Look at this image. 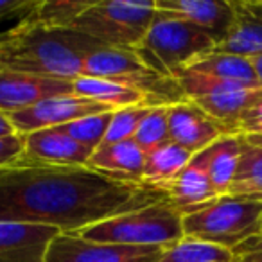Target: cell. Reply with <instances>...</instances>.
<instances>
[{
	"mask_svg": "<svg viewBox=\"0 0 262 262\" xmlns=\"http://www.w3.org/2000/svg\"><path fill=\"white\" fill-rule=\"evenodd\" d=\"M165 198V190L119 182L90 167H59L24 157L0 169V223L81 232Z\"/></svg>",
	"mask_w": 262,
	"mask_h": 262,
	"instance_id": "6da1fadb",
	"label": "cell"
},
{
	"mask_svg": "<svg viewBox=\"0 0 262 262\" xmlns=\"http://www.w3.org/2000/svg\"><path fill=\"white\" fill-rule=\"evenodd\" d=\"M99 49V41L72 27L54 29L22 20L0 33V69L76 81Z\"/></svg>",
	"mask_w": 262,
	"mask_h": 262,
	"instance_id": "7a4b0ae2",
	"label": "cell"
},
{
	"mask_svg": "<svg viewBox=\"0 0 262 262\" xmlns=\"http://www.w3.org/2000/svg\"><path fill=\"white\" fill-rule=\"evenodd\" d=\"M215 40L200 27L167 11L157 9L146 38L135 54L151 70L164 77H174L198 58L212 52Z\"/></svg>",
	"mask_w": 262,
	"mask_h": 262,
	"instance_id": "3957f363",
	"label": "cell"
},
{
	"mask_svg": "<svg viewBox=\"0 0 262 262\" xmlns=\"http://www.w3.org/2000/svg\"><path fill=\"white\" fill-rule=\"evenodd\" d=\"M77 233L97 243L149 248H167L185 237L183 215L176 210L169 198L139 210L95 223Z\"/></svg>",
	"mask_w": 262,
	"mask_h": 262,
	"instance_id": "277c9868",
	"label": "cell"
},
{
	"mask_svg": "<svg viewBox=\"0 0 262 262\" xmlns=\"http://www.w3.org/2000/svg\"><path fill=\"white\" fill-rule=\"evenodd\" d=\"M262 203L239 196H219L200 210L183 215L185 237L235 251L260 237Z\"/></svg>",
	"mask_w": 262,
	"mask_h": 262,
	"instance_id": "5b68a950",
	"label": "cell"
},
{
	"mask_svg": "<svg viewBox=\"0 0 262 262\" xmlns=\"http://www.w3.org/2000/svg\"><path fill=\"white\" fill-rule=\"evenodd\" d=\"M157 15V2L94 0L72 29L94 38L102 47L137 51Z\"/></svg>",
	"mask_w": 262,
	"mask_h": 262,
	"instance_id": "8992f818",
	"label": "cell"
},
{
	"mask_svg": "<svg viewBox=\"0 0 262 262\" xmlns=\"http://www.w3.org/2000/svg\"><path fill=\"white\" fill-rule=\"evenodd\" d=\"M83 77L108 79L142 92L153 106H172L187 101L178 79L164 77L146 67L135 51L102 47L84 61Z\"/></svg>",
	"mask_w": 262,
	"mask_h": 262,
	"instance_id": "52a82bcc",
	"label": "cell"
},
{
	"mask_svg": "<svg viewBox=\"0 0 262 262\" xmlns=\"http://www.w3.org/2000/svg\"><path fill=\"white\" fill-rule=\"evenodd\" d=\"M164 248L97 243L77 232H59L47 250L45 262H157Z\"/></svg>",
	"mask_w": 262,
	"mask_h": 262,
	"instance_id": "ba28073f",
	"label": "cell"
},
{
	"mask_svg": "<svg viewBox=\"0 0 262 262\" xmlns=\"http://www.w3.org/2000/svg\"><path fill=\"white\" fill-rule=\"evenodd\" d=\"M104 112H113V108L92 99L79 97L76 94H65L49 97L31 108L11 113L8 117L18 135H27L38 129L61 127L77 119Z\"/></svg>",
	"mask_w": 262,
	"mask_h": 262,
	"instance_id": "9c48e42d",
	"label": "cell"
},
{
	"mask_svg": "<svg viewBox=\"0 0 262 262\" xmlns=\"http://www.w3.org/2000/svg\"><path fill=\"white\" fill-rule=\"evenodd\" d=\"M74 94L72 81L0 69V112H22L54 95Z\"/></svg>",
	"mask_w": 262,
	"mask_h": 262,
	"instance_id": "30bf717a",
	"label": "cell"
},
{
	"mask_svg": "<svg viewBox=\"0 0 262 262\" xmlns=\"http://www.w3.org/2000/svg\"><path fill=\"white\" fill-rule=\"evenodd\" d=\"M167 119L171 140L192 155H198L212 142L226 135L225 129L214 119H210L196 102L189 99L169 106Z\"/></svg>",
	"mask_w": 262,
	"mask_h": 262,
	"instance_id": "8fae6325",
	"label": "cell"
},
{
	"mask_svg": "<svg viewBox=\"0 0 262 262\" xmlns=\"http://www.w3.org/2000/svg\"><path fill=\"white\" fill-rule=\"evenodd\" d=\"M24 157L59 167H86L94 151L74 140L61 127H47L24 135Z\"/></svg>",
	"mask_w": 262,
	"mask_h": 262,
	"instance_id": "7c38bea8",
	"label": "cell"
},
{
	"mask_svg": "<svg viewBox=\"0 0 262 262\" xmlns=\"http://www.w3.org/2000/svg\"><path fill=\"white\" fill-rule=\"evenodd\" d=\"M59 230L26 223H0V262H45Z\"/></svg>",
	"mask_w": 262,
	"mask_h": 262,
	"instance_id": "4fadbf2b",
	"label": "cell"
},
{
	"mask_svg": "<svg viewBox=\"0 0 262 262\" xmlns=\"http://www.w3.org/2000/svg\"><path fill=\"white\" fill-rule=\"evenodd\" d=\"M233 22L214 52L253 58L262 52V0H232Z\"/></svg>",
	"mask_w": 262,
	"mask_h": 262,
	"instance_id": "5bb4252c",
	"label": "cell"
},
{
	"mask_svg": "<svg viewBox=\"0 0 262 262\" xmlns=\"http://www.w3.org/2000/svg\"><path fill=\"white\" fill-rule=\"evenodd\" d=\"M157 9L172 13L200 27L208 36L214 38L215 43L221 41L228 33L235 15L232 0H157Z\"/></svg>",
	"mask_w": 262,
	"mask_h": 262,
	"instance_id": "9a60e30c",
	"label": "cell"
},
{
	"mask_svg": "<svg viewBox=\"0 0 262 262\" xmlns=\"http://www.w3.org/2000/svg\"><path fill=\"white\" fill-rule=\"evenodd\" d=\"M146 153L135 140H124L117 144H101L92 153L86 167L119 180V182L142 183Z\"/></svg>",
	"mask_w": 262,
	"mask_h": 262,
	"instance_id": "2e32d148",
	"label": "cell"
},
{
	"mask_svg": "<svg viewBox=\"0 0 262 262\" xmlns=\"http://www.w3.org/2000/svg\"><path fill=\"white\" fill-rule=\"evenodd\" d=\"M241 149H243V137L223 135L203 151L194 155V158L208 174L219 196H226L230 192V187L239 167Z\"/></svg>",
	"mask_w": 262,
	"mask_h": 262,
	"instance_id": "e0dca14e",
	"label": "cell"
},
{
	"mask_svg": "<svg viewBox=\"0 0 262 262\" xmlns=\"http://www.w3.org/2000/svg\"><path fill=\"white\" fill-rule=\"evenodd\" d=\"M167 196L176 210L182 215H187L214 201L215 198H219V194L215 192L201 164L192 157L189 165L167 187Z\"/></svg>",
	"mask_w": 262,
	"mask_h": 262,
	"instance_id": "ac0fdd59",
	"label": "cell"
},
{
	"mask_svg": "<svg viewBox=\"0 0 262 262\" xmlns=\"http://www.w3.org/2000/svg\"><path fill=\"white\" fill-rule=\"evenodd\" d=\"M260 88L262 86H237L192 99V102H196L210 119H214L225 129L226 135H237V124L241 115L246 112Z\"/></svg>",
	"mask_w": 262,
	"mask_h": 262,
	"instance_id": "d6986e66",
	"label": "cell"
},
{
	"mask_svg": "<svg viewBox=\"0 0 262 262\" xmlns=\"http://www.w3.org/2000/svg\"><path fill=\"white\" fill-rule=\"evenodd\" d=\"M192 157H194L192 153L183 149L182 146L174 144L172 140L147 151L146 164H144L142 183L167 192V187L189 165Z\"/></svg>",
	"mask_w": 262,
	"mask_h": 262,
	"instance_id": "ffe728a7",
	"label": "cell"
},
{
	"mask_svg": "<svg viewBox=\"0 0 262 262\" xmlns=\"http://www.w3.org/2000/svg\"><path fill=\"white\" fill-rule=\"evenodd\" d=\"M74 83V94L86 97L92 101L102 102L113 110L131 108V106H147L155 108L149 99L135 88L124 86L108 79H95V77H77Z\"/></svg>",
	"mask_w": 262,
	"mask_h": 262,
	"instance_id": "44dd1931",
	"label": "cell"
},
{
	"mask_svg": "<svg viewBox=\"0 0 262 262\" xmlns=\"http://www.w3.org/2000/svg\"><path fill=\"white\" fill-rule=\"evenodd\" d=\"M185 70L203 74V76L217 77V79L232 81V83L246 84V86H260L257 81V76H255L251 61L248 58H243V56L212 51L208 54L198 58L196 61H192Z\"/></svg>",
	"mask_w": 262,
	"mask_h": 262,
	"instance_id": "7402d4cb",
	"label": "cell"
},
{
	"mask_svg": "<svg viewBox=\"0 0 262 262\" xmlns=\"http://www.w3.org/2000/svg\"><path fill=\"white\" fill-rule=\"evenodd\" d=\"M228 194L262 203V147L243 139L239 167Z\"/></svg>",
	"mask_w": 262,
	"mask_h": 262,
	"instance_id": "603a6c76",
	"label": "cell"
},
{
	"mask_svg": "<svg viewBox=\"0 0 262 262\" xmlns=\"http://www.w3.org/2000/svg\"><path fill=\"white\" fill-rule=\"evenodd\" d=\"M233 251L192 237H183L178 243L164 248L157 262H233Z\"/></svg>",
	"mask_w": 262,
	"mask_h": 262,
	"instance_id": "cb8c5ba5",
	"label": "cell"
},
{
	"mask_svg": "<svg viewBox=\"0 0 262 262\" xmlns=\"http://www.w3.org/2000/svg\"><path fill=\"white\" fill-rule=\"evenodd\" d=\"M94 0H40L27 22L54 29H70Z\"/></svg>",
	"mask_w": 262,
	"mask_h": 262,
	"instance_id": "d4e9b609",
	"label": "cell"
},
{
	"mask_svg": "<svg viewBox=\"0 0 262 262\" xmlns=\"http://www.w3.org/2000/svg\"><path fill=\"white\" fill-rule=\"evenodd\" d=\"M167 110L169 106H155V108L147 110L144 119L140 120L139 129H137L133 140L139 144V147L144 153H147V151L155 149V147L171 140Z\"/></svg>",
	"mask_w": 262,
	"mask_h": 262,
	"instance_id": "484cf974",
	"label": "cell"
},
{
	"mask_svg": "<svg viewBox=\"0 0 262 262\" xmlns=\"http://www.w3.org/2000/svg\"><path fill=\"white\" fill-rule=\"evenodd\" d=\"M115 112V110H113ZM113 112H104V113H95V115H88L83 119H77L74 122H69L65 126H61V129L65 133H69L74 140H77L79 144L86 146L88 149L95 151L102 142H104L106 131L112 122Z\"/></svg>",
	"mask_w": 262,
	"mask_h": 262,
	"instance_id": "4316f807",
	"label": "cell"
},
{
	"mask_svg": "<svg viewBox=\"0 0 262 262\" xmlns=\"http://www.w3.org/2000/svg\"><path fill=\"white\" fill-rule=\"evenodd\" d=\"M147 106H131V108L115 110L112 115V122L106 131L102 144H117L124 140H133L140 120L147 113Z\"/></svg>",
	"mask_w": 262,
	"mask_h": 262,
	"instance_id": "83f0119b",
	"label": "cell"
},
{
	"mask_svg": "<svg viewBox=\"0 0 262 262\" xmlns=\"http://www.w3.org/2000/svg\"><path fill=\"white\" fill-rule=\"evenodd\" d=\"M237 135L239 137H257L262 135V88L251 104L246 108V112L241 115L237 124Z\"/></svg>",
	"mask_w": 262,
	"mask_h": 262,
	"instance_id": "f1b7e54d",
	"label": "cell"
},
{
	"mask_svg": "<svg viewBox=\"0 0 262 262\" xmlns=\"http://www.w3.org/2000/svg\"><path fill=\"white\" fill-rule=\"evenodd\" d=\"M26 153V142L24 135L11 133V135L0 137V169L9 167L24 158Z\"/></svg>",
	"mask_w": 262,
	"mask_h": 262,
	"instance_id": "f546056e",
	"label": "cell"
},
{
	"mask_svg": "<svg viewBox=\"0 0 262 262\" xmlns=\"http://www.w3.org/2000/svg\"><path fill=\"white\" fill-rule=\"evenodd\" d=\"M40 0H0V22L16 20V24L26 20L36 9Z\"/></svg>",
	"mask_w": 262,
	"mask_h": 262,
	"instance_id": "4dcf8cb0",
	"label": "cell"
},
{
	"mask_svg": "<svg viewBox=\"0 0 262 262\" xmlns=\"http://www.w3.org/2000/svg\"><path fill=\"white\" fill-rule=\"evenodd\" d=\"M233 262H262V244L258 239L244 244L233 251Z\"/></svg>",
	"mask_w": 262,
	"mask_h": 262,
	"instance_id": "1f68e13d",
	"label": "cell"
},
{
	"mask_svg": "<svg viewBox=\"0 0 262 262\" xmlns=\"http://www.w3.org/2000/svg\"><path fill=\"white\" fill-rule=\"evenodd\" d=\"M11 133H16L15 127H13L11 122H9V117L6 115V113L0 112V137L11 135Z\"/></svg>",
	"mask_w": 262,
	"mask_h": 262,
	"instance_id": "d6a6232c",
	"label": "cell"
},
{
	"mask_svg": "<svg viewBox=\"0 0 262 262\" xmlns=\"http://www.w3.org/2000/svg\"><path fill=\"white\" fill-rule=\"evenodd\" d=\"M251 65H253V70H255V76H257V81L258 84L262 86V52L257 56H253V58H250Z\"/></svg>",
	"mask_w": 262,
	"mask_h": 262,
	"instance_id": "836d02e7",
	"label": "cell"
},
{
	"mask_svg": "<svg viewBox=\"0 0 262 262\" xmlns=\"http://www.w3.org/2000/svg\"><path fill=\"white\" fill-rule=\"evenodd\" d=\"M243 139L248 140L250 144H253V146L262 147V135H257V137H243Z\"/></svg>",
	"mask_w": 262,
	"mask_h": 262,
	"instance_id": "e575fe53",
	"label": "cell"
},
{
	"mask_svg": "<svg viewBox=\"0 0 262 262\" xmlns=\"http://www.w3.org/2000/svg\"><path fill=\"white\" fill-rule=\"evenodd\" d=\"M258 243L262 244V225H260V237H258Z\"/></svg>",
	"mask_w": 262,
	"mask_h": 262,
	"instance_id": "d590c367",
	"label": "cell"
}]
</instances>
